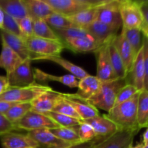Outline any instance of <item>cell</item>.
<instances>
[{"label":"cell","mask_w":148,"mask_h":148,"mask_svg":"<svg viewBox=\"0 0 148 148\" xmlns=\"http://www.w3.org/2000/svg\"><path fill=\"white\" fill-rule=\"evenodd\" d=\"M137 122L140 129L145 128L148 125V91L140 92L137 103Z\"/></svg>","instance_id":"cell-29"},{"label":"cell","mask_w":148,"mask_h":148,"mask_svg":"<svg viewBox=\"0 0 148 148\" xmlns=\"http://www.w3.org/2000/svg\"><path fill=\"white\" fill-rule=\"evenodd\" d=\"M106 137H97L93 140H90V141L85 142V143H76V144L72 145L66 148H95Z\"/></svg>","instance_id":"cell-45"},{"label":"cell","mask_w":148,"mask_h":148,"mask_svg":"<svg viewBox=\"0 0 148 148\" xmlns=\"http://www.w3.org/2000/svg\"><path fill=\"white\" fill-rule=\"evenodd\" d=\"M15 103L0 101V114H4Z\"/></svg>","instance_id":"cell-48"},{"label":"cell","mask_w":148,"mask_h":148,"mask_svg":"<svg viewBox=\"0 0 148 148\" xmlns=\"http://www.w3.org/2000/svg\"><path fill=\"white\" fill-rule=\"evenodd\" d=\"M85 31L100 46L112 41L119 28L95 20L84 27Z\"/></svg>","instance_id":"cell-12"},{"label":"cell","mask_w":148,"mask_h":148,"mask_svg":"<svg viewBox=\"0 0 148 148\" xmlns=\"http://www.w3.org/2000/svg\"><path fill=\"white\" fill-rule=\"evenodd\" d=\"M112 43L116 49L119 54L120 55L123 62H124L127 74H129L132 68L133 64H134L136 58V56L134 55L131 46L127 41L124 33L121 31L120 34H117L114 37L112 40Z\"/></svg>","instance_id":"cell-17"},{"label":"cell","mask_w":148,"mask_h":148,"mask_svg":"<svg viewBox=\"0 0 148 148\" xmlns=\"http://www.w3.org/2000/svg\"><path fill=\"white\" fill-rule=\"evenodd\" d=\"M140 92L122 103L116 105L104 114L114 123L119 130L140 131L137 122V103Z\"/></svg>","instance_id":"cell-1"},{"label":"cell","mask_w":148,"mask_h":148,"mask_svg":"<svg viewBox=\"0 0 148 148\" xmlns=\"http://www.w3.org/2000/svg\"><path fill=\"white\" fill-rule=\"evenodd\" d=\"M16 130H24L27 132L38 130H52L59 126L48 116L30 110L23 119L14 124Z\"/></svg>","instance_id":"cell-7"},{"label":"cell","mask_w":148,"mask_h":148,"mask_svg":"<svg viewBox=\"0 0 148 148\" xmlns=\"http://www.w3.org/2000/svg\"><path fill=\"white\" fill-rule=\"evenodd\" d=\"M147 126H148V125H147Z\"/></svg>","instance_id":"cell-55"},{"label":"cell","mask_w":148,"mask_h":148,"mask_svg":"<svg viewBox=\"0 0 148 148\" xmlns=\"http://www.w3.org/2000/svg\"><path fill=\"white\" fill-rule=\"evenodd\" d=\"M9 88H10V85H9V82L8 80H7V77L1 76L0 75V94L4 92Z\"/></svg>","instance_id":"cell-47"},{"label":"cell","mask_w":148,"mask_h":148,"mask_svg":"<svg viewBox=\"0 0 148 148\" xmlns=\"http://www.w3.org/2000/svg\"><path fill=\"white\" fill-rule=\"evenodd\" d=\"M0 142L3 148L39 147L37 143L27 134H19L13 132L1 136Z\"/></svg>","instance_id":"cell-18"},{"label":"cell","mask_w":148,"mask_h":148,"mask_svg":"<svg viewBox=\"0 0 148 148\" xmlns=\"http://www.w3.org/2000/svg\"><path fill=\"white\" fill-rule=\"evenodd\" d=\"M98 6L82 10V11L67 17L74 25L84 28L96 20Z\"/></svg>","instance_id":"cell-27"},{"label":"cell","mask_w":148,"mask_h":148,"mask_svg":"<svg viewBox=\"0 0 148 148\" xmlns=\"http://www.w3.org/2000/svg\"><path fill=\"white\" fill-rule=\"evenodd\" d=\"M54 31L61 40H64L68 38L89 36L85 29L78 27H69V28L62 29V30H54Z\"/></svg>","instance_id":"cell-37"},{"label":"cell","mask_w":148,"mask_h":148,"mask_svg":"<svg viewBox=\"0 0 148 148\" xmlns=\"http://www.w3.org/2000/svg\"><path fill=\"white\" fill-rule=\"evenodd\" d=\"M68 101L69 104L75 108L76 112L80 117L81 120L88 119L92 118L96 116L99 115L98 110L94 106L88 103L83 102V101H78V100L72 99V98H64Z\"/></svg>","instance_id":"cell-28"},{"label":"cell","mask_w":148,"mask_h":148,"mask_svg":"<svg viewBox=\"0 0 148 148\" xmlns=\"http://www.w3.org/2000/svg\"><path fill=\"white\" fill-rule=\"evenodd\" d=\"M1 30H4L5 31L8 32V33H11V34L22 38V35L21 33H20V28H19L18 24H17L15 19L12 18V17L9 16L8 14H5V13H4V23H3V27Z\"/></svg>","instance_id":"cell-42"},{"label":"cell","mask_w":148,"mask_h":148,"mask_svg":"<svg viewBox=\"0 0 148 148\" xmlns=\"http://www.w3.org/2000/svg\"><path fill=\"white\" fill-rule=\"evenodd\" d=\"M64 98L62 92H56L53 89L43 92L30 102L33 111L40 114H46L53 111L55 106Z\"/></svg>","instance_id":"cell-15"},{"label":"cell","mask_w":148,"mask_h":148,"mask_svg":"<svg viewBox=\"0 0 148 148\" xmlns=\"http://www.w3.org/2000/svg\"><path fill=\"white\" fill-rule=\"evenodd\" d=\"M0 8L5 14L15 20L28 16L23 0H0Z\"/></svg>","instance_id":"cell-26"},{"label":"cell","mask_w":148,"mask_h":148,"mask_svg":"<svg viewBox=\"0 0 148 148\" xmlns=\"http://www.w3.org/2000/svg\"><path fill=\"white\" fill-rule=\"evenodd\" d=\"M27 14L33 20H46L54 12L45 0H23Z\"/></svg>","instance_id":"cell-22"},{"label":"cell","mask_w":148,"mask_h":148,"mask_svg":"<svg viewBox=\"0 0 148 148\" xmlns=\"http://www.w3.org/2000/svg\"><path fill=\"white\" fill-rule=\"evenodd\" d=\"M82 121L92 127L97 137H107L118 132L119 130H121L105 115H98Z\"/></svg>","instance_id":"cell-19"},{"label":"cell","mask_w":148,"mask_h":148,"mask_svg":"<svg viewBox=\"0 0 148 148\" xmlns=\"http://www.w3.org/2000/svg\"><path fill=\"white\" fill-rule=\"evenodd\" d=\"M110 43L103 45L95 51L97 57L96 77L102 82L117 79L110 60L109 50H108V46Z\"/></svg>","instance_id":"cell-11"},{"label":"cell","mask_w":148,"mask_h":148,"mask_svg":"<svg viewBox=\"0 0 148 148\" xmlns=\"http://www.w3.org/2000/svg\"><path fill=\"white\" fill-rule=\"evenodd\" d=\"M33 34L34 36L40 38L61 40L54 30L44 20H33Z\"/></svg>","instance_id":"cell-32"},{"label":"cell","mask_w":148,"mask_h":148,"mask_svg":"<svg viewBox=\"0 0 148 148\" xmlns=\"http://www.w3.org/2000/svg\"><path fill=\"white\" fill-rule=\"evenodd\" d=\"M30 59L23 61L14 70L7 75L10 87H27L36 83L31 69Z\"/></svg>","instance_id":"cell-9"},{"label":"cell","mask_w":148,"mask_h":148,"mask_svg":"<svg viewBox=\"0 0 148 148\" xmlns=\"http://www.w3.org/2000/svg\"><path fill=\"white\" fill-rule=\"evenodd\" d=\"M16 130L14 124L10 122L4 114H0V137Z\"/></svg>","instance_id":"cell-43"},{"label":"cell","mask_w":148,"mask_h":148,"mask_svg":"<svg viewBox=\"0 0 148 148\" xmlns=\"http://www.w3.org/2000/svg\"><path fill=\"white\" fill-rule=\"evenodd\" d=\"M108 50H109L110 60H111V66H112L113 69H114L117 78L127 79L128 74L126 71L124 62H123L120 55L119 54L116 47L113 44L112 41L109 43Z\"/></svg>","instance_id":"cell-30"},{"label":"cell","mask_w":148,"mask_h":148,"mask_svg":"<svg viewBox=\"0 0 148 148\" xmlns=\"http://www.w3.org/2000/svg\"><path fill=\"white\" fill-rule=\"evenodd\" d=\"M54 12L69 17L82 10L95 7L103 0H45Z\"/></svg>","instance_id":"cell-4"},{"label":"cell","mask_w":148,"mask_h":148,"mask_svg":"<svg viewBox=\"0 0 148 148\" xmlns=\"http://www.w3.org/2000/svg\"><path fill=\"white\" fill-rule=\"evenodd\" d=\"M120 0H103L98 6L96 20L118 28L122 27L119 12Z\"/></svg>","instance_id":"cell-8"},{"label":"cell","mask_w":148,"mask_h":148,"mask_svg":"<svg viewBox=\"0 0 148 148\" xmlns=\"http://www.w3.org/2000/svg\"><path fill=\"white\" fill-rule=\"evenodd\" d=\"M1 46L2 47L0 53V67L3 68L6 71L7 75H8L23 60L2 40Z\"/></svg>","instance_id":"cell-25"},{"label":"cell","mask_w":148,"mask_h":148,"mask_svg":"<svg viewBox=\"0 0 148 148\" xmlns=\"http://www.w3.org/2000/svg\"><path fill=\"white\" fill-rule=\"evenodd\" d=\"M45 21L53 30H59L69 27H76L72 24L67 17L56 12L52 13L51 15L46 17Z\"/></svg>","instance_id":"cell-35"},{"label":"cell","mask_w":148,"mask_h":148,"mask_svg":"<svg viewBox=\"0 0 148 148\" xmlns=\"http://www.w3.org/2000/svg\"><path fill=\"white\" fill-rule=\"evenodd\" d=\"M123 28L141 29L144 24L139 1L121 0L119 4Z\"/></svg>","instance_id":"cell-5"},{"label":"cell","mask_w":148,"mask_h":148,"mask_svg":"<svg viewBox=\"0 0 148 148\" xmlns=\"http://www.w3.org/2000/svg\"><path fill=\"white\" fill-rule=\"evenodd\" d=\"M102 81L96 76L88 75L82 79H79L77 92L75 94L63 93L64 98H72L86 103L94 96L99 90Z\"/></svg>","instance_id":"cell-10"},{"label":"cell","mask_w":148,"mask_h":148,"mask_svg":"<svg viewBox=\"0 0 148 148\" xmlns=\"http://www.w3.org/2000/svg\"><path fill=\"white\" fill-rule=\"evenodd\" d=\"M127 83V79L119 78L102 82L98 92L86 103L92 105L97 109L108 112L114 107L118 92Z\"/></svg>","instance_id":"cell-2"},{"label":"cell","mask_w":148,"mask_h":148,"mask_svg":"<svg viewBox=\"0 0 148 148\" xmlns=\"http://www.w3.org/2000/svg\"><path fill=\"white\" fill-rule=\"evenodd\" d=\"M21 33L22 38L25 40L29 38L34 36L33 34V20L29 16L24 18L16 20Z\"/></svg>","instance_id":"cell-40"},{"label":"cell","mask_w":148,"mask_h":148,"mask_svg":"<svg viewBox=\"0 0 148 148\" xmlns=\"http://www.w3.org/2000/svg\"><path fill=\"white\" fill-rule=\"evenodd\" d=\"M130 75V84L134 85L140 92L144 90L145 66L143 46L135 58L132 68L128 75Z\"/></svg>","instance_id":"cell-21"},{"label":"cell","mask_w":148,"mask_h":148,"mask_svg":"<svg viewBox=\"0 0 148 148\" xmlns=\"http://www.w3.org/2000/svg\"><path fill=\"white\" fill-rule=\"evenodd\" d=\"M145 148H148V145H145Z\"/></svg>","instance_id":"cell-53"},{"label":"cell","mask_w":148,"mask_h":148,"mask_svg":"<svg viewBox=\"0 0 148 148\" xmlns=\"http://www.w3.org/2000/svg\"><path fill=\"white\" fill-rule=\"evenodd\" d=\"M140 91L134 85H132V84L127 83L122 88H121L120 90L118 92V93H117L114 106L122 103L129 101L132 98H133L136 94L138 93Z\"/></svg>","instance_id":"cell-38"},{"label":"cell","mask_w":148,"mask_h":148,"mask_svg":"<svg viewBox=\"0 0 148 148\" xmlns=\"http://www.w3.org/2000/svg\"><path fill=\"white\" fill-rule=\"evenodd\" d=\"M138 131L119 130L106 137L95 148H129L132 145L134 138Z\"/></svg>","instance_id":"cell-13"},{"label":"cell","mask_w":148,"mask_h":148,"mask_svg":"<svg viewBox=\"0 0 148 148\" xmlns=\"http://www.w3.org/2000/svg\"><path fill=\"white\" fill-rule=\"evenodd\" d=\"M33 75H34L36 81L38 80L42 82L54 81V82L63 84L70 88H77L78 83H79V79L71 74H67L62 76H56V75L46 73L37 68H35L33 70Z\"/></svg>","instance_id":"cell-24"},{"label":"cell","mask_w":148,"mask_h":148,"mask_svg":"<svg viewBox=\"0 0 148 148\" xmlns=\"http://www.w3.org/2000/svg\"><path fill=\"white\" fill-rule=\"evenodd\" d=\"M64 49H69L75 53L95 52L101 46L96 43L90 36L68 38L62 40Z\"/></svg>","instance_id":"cell-20"},{"label":"cell","mask_w":148,"mask_h":148,"mask_svg":"<svg viewBox=\"0 0 148 148\" xmlns=\"http://www.w3.org/2000/svg\"><path fill=\"white\" fill-rule=\"evenodd\" d=\"M141 30H142V33H143V36L147 39L148 41V26L145 23L144 24H143V25L142 26Z\"/></svg>","instance_id":"cell-49"},{"label":"cell","mask_w":148,"mask_h":148,"mask_svg":"<svg viewBox=\"0 0 148 148\" xmlns=\"http://www.w3.org/2000/svg\"><path fill=\"white\" fill-rule=\"evenodd\" d=\"M146 128L147 129H146L145 132L143 135V142H142L145 145H148V126Z\"/></svg>","instance_id":"cell-50"},{"label":"cell","mask_w":148,"mask_h":148,"mask_svg":"<svg viewBox=\"0 0 148 148\" xmlns=\"http://www.w3.org/2000/svg\"><path fill=\"white\" fill-rule=\"evenodd\" d=\"M121 32L124 33L134 51V55L137 56V53L143 46V35L141 29H125L121 27Z\"/></svg>","instance_id":"cell-31"},{"label":"cell","mask_w":148,"mask_h":148,"mask_svg":"<svg viewBox=\"0 0 148 148\" xmlns=\"http://www.w3.org/2000/svg\"><path fill=\"white\" fill-rule=\"evenodd\" d=\"M33 60L38 61H49V62H54L58 65L63 67L64 69L67 70L71 75L76 77L78 79H82L83 77H86L89 74L80 66L75 64L72 62L66 60V59L62 58L61 56H36V57Z\"/></svg>","instance_id":"cell-23"},{"label":"cell","mask_w":148,"mask_h":148,"mask_svg":"<svg viewBox=\"0 0 148 148\" xmlns=\"http://www.w3.org/2000/svg\"><path fill=\"white\" fill-rule=\"evenodd\" d=\"M77 134L81 143L90 141L97 137L92 127L82 121H80L77 127Z\"/></svg>","instance_id":"cell-41"},{"label":"cell","mask_w":148,"mask_h":148,"mask_svg":"<svg viewBox=\"0 0 148 148\" xmlns=\"http://www.w3.org/2000/svg\"><path fill=\"white\" fill-rule=\"evenodd\" d=\"M4 12H3L2 10L0 8V30L2 29L3 23H4Z\"/></svg>","instance_id":"cell-51"},{"label":"cell","mask_w":148,"mask_h":148,"mask_svg":"<svg viewBox=\"0 0 148 148\" xmlns=\"http://www.w3.org/2000/svg\"><path fill=\"white\" fill-rule=\"evenodd\" d=\"M27 148H39V147H27Z\"/></svg>","instance_id":"cell-54"},{"label":"cell","mask_w":148,"mask_h":148,"mask_svg":"<svg viewBox=\"0 0 148 148\" xmlns=\"http://www.w3.org/2000/svg\"><path fill=\"white\" fill-rule=\"evenodd\" d=\"M52 111L59 113V114H64V115H66L67 116L72 117V118L76 119L79 120V121H82L80 117H79V116L78 115L76 111L75 110V108L68 103V101H66L64 98H62V99L55 106V107L53 108Z\"/></svg>","instance_id":"cell-39"},{"label":"cell","mask_w":148,"mask_h":148,"mask_svg":"<svg viewBox=\"0 0 148 148\" xmlns=\"http://www.w3.org/2000/svg\"><path fill=\"white\" fill-rule=\"evenodd\" d=\"M1 40L4 41L10 49L14 51L23 61L30 59L32 61L36 55L32 53L28 50L25 40L22 38L11 34L4 30H0Z\"/></svg>","instance_id":"cell-16"},{"label":"cell","mask_w":148,"mask_h":148,"mask_svg":"<svg viewBox=\"0 0 148 148\" xmlns=\"http://www.w3.org/2000/svg\"><path fill=\"white\" fill-rule=\"evenodd\" d=\"M28 50L36 56H61L64 49L62 40H49L32 36L25 40Z\"/></svg>","instance_id":"cell-6"},{"label":"cell","mask_w":148,"mask_h":148,"mask_svg":"<svg viewBox=\"0 0 148 148\" xmlns=\"http://www.w3.org/2000/svg\"><path fill=\"white\" fill-rule=\"evenodd\" d=\"M143 51H144L145 82L144 90L148 91V41L143 36Z\"/></svg>","instance_id":"cell-44"},{"label":"cell","mask_w":148,"mask_h":148,"mask_svg":"<svg viewBox=\"0 0 148 148\" xmlns=\"http://www.w3.org/2000/svg\"><path fill=\"white\" fill-rule=\"evenodd\" d=\"M52 88L49 85L35 83L27 87H10L0 94V101L13 103H30L43 92Z\"/></svg>","instance_id":"cell-3"},{"label":"cell","mask_w":148,"mask_h":148,"mask_svg":"<svg viewBox=\"0 0 148 148\" xmlns=\"http://www.w3.org/2000/svg\"><path fill=\"white\" fill-rule=\"evenodd\" d=\"M27 134L37 143L39 148H66L72 145L58 138L47 129L27 132Z\"/></svg>","instance_id":"cell-14"},{"label":"cell","mask_w":148,"mask_h":148,"mask_svg":"<svg viewBox=\"0 0 148 148\" xmlns=\"http://www.w3.org/2000/svg\"><path fill=\"white\" fill-rule=\"evenodd\" d=\"M129 148H145V145L143 144V143H138L137 145H136L135 146H130Z\"/></svg>","instance_id":"cell-52"},{"label":"cell","mask_w":148,"mask_h":148,"mask_svg":"<svg viewBox=\"0 0 148 148\" xmlns=\"http://www.w3.org/2000/svg\"><path fill=\"white\" fill-rule=\"evenodd\" d=\"M48 116L49 118L51 119L54 122H56L59 127H77L81 121L67 116L64 114L54 112V111H49V112L43 114Z\"/></svg>","instance_id":"cell-36"},{"label":"cell","mask_w":148,"mask_h":148,"mask_svg":"<svg viewBox=\"0 0 148 148\" xmlns=\"http://www.w3.org/2000/svg\"><path fill=\"white\" fill-rule=\"evenodd\" d=\"M32 109L30 103H20L13 105L5 114L6 118L12 124H16Z\"/></svg>","instance_id":"cell-33"},{"label":"cell","mask_w":148,"mask_h":148,"mask_svg":"<svg viewBox=\"0 0 148 148\" xmlns=\"http://www.w3.org/2000/svg\"><path fill=\"white\" fill-rule=\"evenodd\" d=\"M140 10L143 14L144 23L148 26V0L145 1H139Z\"/></svg>","instance_id":"cell-46"},{"label":"cell","mask_w":148,"mask_h":148,"mask_svg":"<svg viewBox=\"0 0 148 148\" xmlns=\"http://www.w3.org/2000/svg\"><path fill=\"white\" fill-rule=\"evenodd\" d=\"M77 127L78 126L74 127H59L49 130L58 138L73 145L81 143L77 134Z\"/></svg>","instance_id":"cell-34"}]
</instances>
